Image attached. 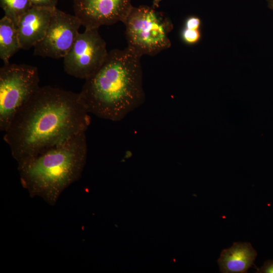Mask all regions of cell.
I'll return each instance as SVG.
<instances>
[{
  "label": "cell",
  "instance_id": "17",
  "mask_svg": "<svg viewBox=\"0 0 273 273\" xmlns=\"http://www.w3.org/2000/svg\"><path fill=\"white\" fill-rule=\"evenodd\" d=\"M268 7L273 11V0H266Z\"/></svg>",
  "mask_w": 273,
  "mask_h": 273
},
{
  "label": "cell",
  "instance_id": "13",
  "mask_svg": "<svg viewBox=\"0 0 273 273\" xmlns=\"http://www.w3.org/2000/svg\"><path fill=\"white\" fill-rule=\"evenodd\" d=\"M182 40L189 45L197 43L201 39L202 34L200 30L190 29L184 27L180 32Z\"/></svg>",
  "mask_w": 273,
  "mask_h": 273
},
{
  "label": "cell",
  "instance_id": "14",
  "mask_svg": "<svg viewBox=\"0 0 273 273\" xmlns=\"http://www.w3.org/2000/svg\"><path fill=\"white\" fill-rule=\"evenodd\" d=\"M202 21L200 18L195 16H189L185 20L184 27L193 30H200Z\"/></svg>",
  "mask_w": 273,
  "mask_h": 273
},
{
  "label": "cell",
  "instance_id": "8",
  "mask_svg": "<svg viewBox=\"0 0 273 273\" xmlns=\"http://www.w3.org/2000/svg\"><path fill=\"white\" fill-rule=\"evenodd\" d=\"M75 15L85 28L123 22L133 7L131 0H73Z\"/></svg>",
  "mask_w": 273,
  "mask_h": 273
},
{
  "label": "cell",
  "instance_id": "10",
  "mask_svg": "<svg viewBox=\"0 0 273 273\" xmlns=\"http://www.w3.org/2000/svg\"><path fill=\"white\" fill-rule=\"evenodd\" d=\"M257 252L249 243L235 242L223 250L218 259L220 271L223 273H244L254 265Z\"/></svg>",
  "mask_w": 273,
  "mask_h": 273
},
{
  "label": "cell",
  "instance_id": "11",
  "mask_svg": "<svg viewBox=\"0 0 273 273\" xmlns=\"http://www.w3.org/2000/svg\"><path fill=\"white\" fill-rule=\"evenodd\" d=\"M21 49L17 28L14 22L4 16L0 20V58L4 64Z\"/></svg>",
  "mask_w": 273,
  "mask_h": 273
},
{
  "label": "cell",
  "instance_id": "16",
  "mask_svg": "<svg viewBox=\"0 0 273 273\" xmlns=\"http://www.w3.org/2000/svg\"><path fill=\"white\" fill-rule=\"evenodd\" d=\"M256 272L273 273V260L265 261L260 268H257Z\"/></svg>",
  "mask_w": 273,
  "mask_h": 273
},
{
  "label": "cell",
  "instance_id": "18",
  "mask_svg": "<svg viewBox=\"0 0 273 273\" xmlns=\"http://www.w3.org/2000/svg\"><path fill=\"white\" fill-rule=\"evenodd\" d=\"M162 0H153V7L157 8L159 7V4Z\"/></svg>",
  "mask_w": 273,
  "mask_h": 273
},
{
  "label": "cell",
  "instance_id": "9",
  "mask_svg": "<svg viewBox=\"0 0 273 273\" xmlns=\"http://www.w3.org/2000/svg\"><path fill=\"white\" fill-rule=\"evenodd\" d=\"M55 8L32 6L21 16L17 25L21 49L29 50L43 38Z\"/></svg>",
  "mask_w": 273,
  "mask_h": 273
},
{
  "label": "cell",
  "instance_id": "12",
  "mask_svg": "<svg viewBox=\"0 0 273 273\" xmlns=\"http://www.w3.org/2000/svg\"><path fill=\"white\" fill-rule=\"evenodd\" d=\"M5 16L12 20L16 26L21 16L31 7L30 0H0Z\"/></svg>",
  "mask_w": 273,
  "mask_h": 273
},
{
  "label": "cell",
  "instance_id": "2",
  "mask_svg": "<svg viewBox=\"0 0 273 273\" xmlns=\"http://www.w3.org/2000/svg\"><path fill=\"white\" fill-rule=\"evenodd\" d=\"M141 56L128 47L108 52L79 93L87 111L113 121L122 120L145 100Z\"/></svg>",
  "mask_w": 273,
  "mask_h": 273
},
{
  "label": "cell",
  "instance_id": "4",
  "mask_svg": "<svg viewBox=\"0 0 273 273\" xmlns=\"http://www.w3.org/2000/svg\"><path fill=\"white\" fill-rule=\"evenodd\" d=\"M123 23L127 47L141 57L156 55L171 46L168 34L173 24L152 8L132 7Z\"/></svg>",
  "mask_w": 273,
  "mask_h": 273
},
{
  "label": "cell",
  "instance_id": "1",
  "mask_svg": "<svg viewBox=\"0 0 273 273\" xmlns=\"http://www.w3.org/2000/svg\"><path fill=\"white\" fill-rule=\"evenodd\" d=\"M88 114L79 93L40 87L16 113L3 139L19 165L86 131Z\"/></svg>",
  "mask_w": 273,
  "mask_h": 273
},
{
  "label": "cell",
  "instance_id": "7",
  "mask_svg": "<svg viewBox=\"0 0 273 273\" xmlns=\"http://www.w3.org/2000/svg\"><path fill=\"white\" fill-rule=\"evenodd\" d=\"M81 25L75 15L55 8L44 37L33 47L34 55L63 58L72 46Z\"/></svg>",
  "mask_w": 273,
  "mask_h": 273
},
{
  "label": "cell",
  "instance_id": "6",
  "mask_svg": "<svg viewBox=\"0 0 273 273\" xmlns=\"http://www.w3.org/2000/svg\"><path fill=\"white\" fill-rule=\"evenodd\" d=\"M108 52L98 29L85 28L79 33L63 59L64 68L69 75L86 79L102 65Z\"/></svg>",
  "mask_w": 273,
  "mask_h": 273
},
{
  "label": "cell",
  "instance_id": "5",
  "mask_svg": "<svg viewBox=\"0 0 273 273\" xmlns=\"http://www.w3.org/2000/svg\"><path fill=\"white\" fill-rule=\"evenodd\" d=\"M35 66L8 64L0 68V130L5 132L18 111L40 87Z\"/></svg>",
  "mask_w": 273,
  "mask_h": 273
},
{
  "label": "cell",
  "instance_id": "15",
  "mask_svg": "<svg viewBox=\"0 0 273 273\" xmlns=\"http://www.w3.org/2000/svg\"><path fill=\"white\" fill-rule=\"evenodd\" d=\"M32 6L55 8L58 0H30Z\"/></svg>",
  "mask_w": 273,
  "mask_h": 273
},
{
  "label": "cell",
  "instance_id": "3",
  "mask_svg": "<svg viewBox=\"0 0 273 273\" xmlns=\"http://www.w3.org/2000/svg\"><path fill=\"white\" fill-rule=\"evenodd\" d=\"M85 132L18 165L21 184L31 196L54 205L63 192L80 178L87 158Z\"/></svg>",
  "mask_w": 273,
  "mask_h": 273
}]
</instances>
